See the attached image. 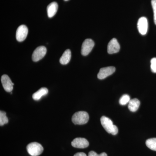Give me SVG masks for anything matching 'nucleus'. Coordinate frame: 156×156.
Wrapping results in <instances>:
<instances>
[{"instance_id": "nucleus-3", "label": "nucleus", "mask_w": 156, "mask_h": 156, "mask_svg": "<svg viewBox=\"0 0 156 156\" xmlns=\"http://www.w3.org/2000/svg\"><path fill=\"white\" fill-rule=\"evenodd\" d=\"M28 154L31 156H38L41 155L44 151V148L37 142H32L27 147Z\"/></svg>"}, {"instance_id": "nucleus-10", "label": "nucleus", "mask_w": 156, "mask_h": 156, "mask_svg": "<svg viewBox=\"0 0 156 156\" xmlns=\"http://www.w3.org/2000/svg\"><path fill=\"white\" fill-rule=\"evenodd\" d=\"M120 46L116 39L113 38L109 42L107 51L109 54H114L119 51Z\"/></svg>"}, {"instance_id": "nucleus-7", "label": "nucleus", "mask_w": 156, "mask_h": 156, "mask_svg": "<svg viewBox=\"0 0 156 156\" xmlns=\"http://www.w3.org/2000/svg\"><path fill=\"white\" fill-rule=\"evenodd\" d=\"M115 68L114 66L102 68L101 69L98 74V78L99 80H103L113 74L115 71Z\"/></svg>"}, {"instance_id": "nucleus-16", "label": "nucleus", "mask_w": 156, "mask_h": 156, "mask_svg": "<svg viewBox=\"0 0 156 156\" xmlns=\"http://www.w3.org/2000/svg\"><path fill=\"white\" fill-rule=\"evenodd\" d=\"M146 145L151 150L156 151V138L147 140L146 141Z\"/></svg>"}, {"instance_id": "nucleus-2", "label": "nucleus", "mask_w": 156, "mask_h": 156, "mask_svg": "<svg viewBox=\"0 0 156 156\" xmlns=\"http://www.w3.org/2000/svg\"><path fill=\"white\" fill-rule=\"evenodd\" d=\"M89 115L87 112L80 111L75 113L72 117V121L75 125H82L88 122Z\"/></svg>"}, {"instance_id": "nucleus-6", "label": "nucleus", "mask_w": 156, "mask_h": 156, "mask_svg": "<svg viewBox=\"0 0 156 156\" xmlns=\"http://www.w3.org/2000/svg\"><path fill=\"white\" fill-rule=\"evenodd\" d=\"M28 30L25 25L20 26L16 31V37L18 41L22 42L26 38L28 34Z\"/></svg>"}, {"instance_id": "nucleus-14", "label": "nucleus", "mask_w": 156, "mask_h": 156, "mask_svg": "<svg viewBox=\"0 0 156 156\" xmlns=\"http://www.w3.org/2000/svg\"><path fill=\"white\" fill-rule=\"evenodd\" d=\"M140 105V101L137 98L131 99L128 103V108L130 111L135 112L138 110Z\"/></svg>"}, {"instance_id": "nucleus-9", "label": "nucleus", "mask_w": 156, "mask_h": 156, "mask_svg": "<svg viewBox=\"0 0 156 156\" xmlns=\"http://www.w3.org/2000/svg\"><path fill=\"white\" fill-rule=\"evenodd\" d=\"M137 28L140 34L144 35L147 34L148 30V21L146 17H143L138 20Z\"/></svg>"}, {"instance_id": "nucleus-8", "label": "nucleus", "mask_w": 156, "mask_h": 156, "mask_svg": "<svg viewBox=\"0 0 156 156\" xmlns=\"http://www.w3.org/2000/svg\"><path fill=\"white\" fill-rule=\"evenodd\" d=\"M1 82L3 88L7 92H12L14 84L12 83L10 77L7 75H4L1 78Z\"/></svg>"}, {"instance_id": "nucleus-18", "label": "nucleus", "mask_w": 156, "mask_h": 156, "mask_svg": "<svg viewBox=\"0 0 156 156\" xmlns=\"http://www.w3.org/2000/svg\"><path fill=\"white\" fill-rule=\"evenodd\" d=\"M130 100V97L127 94H125L122 96L119 100V103L121 105H126L129 103Z\"/></svg>"}, {"instance_id": "nucleus-13", "label": "nucleus", "mask_w": 156, "mask_h": 156, "mask_svg": "<svg viewBox=\"0 0 156 156\" xmlns=\"http://www.w3.org/2000/svg\"><path fill=\"white\" fill-rule=\"evenodd\" d=\"M71 58V52L69 49H67L63 53L59 59V62L62 65H66L70 61Z\"/></svg>"}, {"instance_id": "nucleus-17", "label": "nucleus", "mask_w": 156, "mask_h": 156, "mask_svg": "<svg viewBox=\"0 0 156 156\" xmlns=\"http://www.w3.org/2000/svg\"><path fill=\"white\" fill-rule=\"evenodd\" d=\"M8 122L9 119L6 116V113L5 112L1 111L0 112V126H3Z\"/></svg>"}, {"instance_id": "nucleus-23", "label": "nucleus", "mask_w": 156, "mask_h": 156, "mask_svg": "<svg viewBox=\"0 0 156 156\" xmlns=\"http://www.w3.org/2000/svg\"><path fill=\"white\" fill-rule=\"evenodd\" d=\"M64 1H68V0H64Z\"/></svg>"}, {"instance_id": "nucleus-19", "label": "nucleus", "mask_w": 156, "mask_h": 156, "mask_svg": "<svg viewBox=\"0 0 156 156\" xmlns=\"http://www.w3.org/2000/svg\"><path fill=\"white\" fill-rule=\"evenodd\" d=\"M151 5L154 11V22L156 25V0H151Z\"/></svg>"}, {"instance_id": "nucleus-12", "label": "nucleus", "mask_w": 156, "mask_h": 156, "mask_svg": "<svg viewBox=\"0 0 156 156\" xmlns=\"http://www.w3.org/2000/svg\"><path fill=\"white\" fill-rule=\"evenodd\" d=\"M58 5L56 2H53L48 5L47 7V12L48 17H53L56 14L58 10Z\"/></svg>"}, {"instance_id": "nucleus-1", "label": "nucleus", "mask_w": 156, "mask_h": 156, "mask_svg": "<svg viewBox=\"0 0 156 156\" xmlns=\"http://www.w3.org/2000/svg\"><path fill=\"white\" fill-rule=\"evenodd\" d=\"M100 121L102 127L108 133L114 135L118 134V128L114 125L110 119L105 116H102L101 118Z\"/></svg>"}, {"instance_id": "nucleus-20", "label": "nucleus", "mask_w": 156, "mask_h": 156, "mask_svg": "<svg viewBox=\"0 0 156 156\" xmlns=\"http://www.w3.org/2000/svg\"><path fill=\"white\" fill-rule=\"evenodd\" d=\"M151 63V68L152 72L156 73V58H152Z\"/></svg>"}, {"instance_id": "nucleus-11", "label": "nucleus", "mask_w": 156, "mask_h": 156, "mask_svg": "<svg viewBox=\"0 0 156 156\" xmlns=\"http://www.w3.org/2000/svg\"><path fill=\"white\" fill-rule=\"evenodd\" d=\"M73 147L77 148H85L89 145V142L87 139L81 137H78L73 140L71 143Z\"/></svg>"}, {"instance_id": "nucleus-4", "label": "nucleus", "mask_w": 156, "mask_h": 156, "mask_svg": "<svg viewBox=\"0 0 156 156\" xmlns=\"http://www.w3.org/2000/svg\"><path fill=\"white\" fill-rule=\"evenodd\" d=\"M95 43L91 39H87L84 41L81 48V54L84 56L88 55L94 48Z\"/></svg>"}, {"instance_id": "nucleus-5", "label": "nucleus", "mask_w": 156, "mask_h": 156, "mask_svg": "<svg viewBox=\"0 0 156 156\" xmlns=\"http://www.w3.org/2000/svg\"><path fill=\"white\" fill-rule=\"evenodd\" d=\"M47 53V48L44 46H40L35 50L33 53L32 58L33 61L37 62L44 58Z\"/></svg>"}, {"instance_id": "nucleus-15", "label": "nucleus", "mask_w": 156, "mask_h": 156, "mask_svg": "<svg viewBox=\"0 0 156 156\" xmlns=\"http://www.w3.org/2000/svg\"><path fill=\"white\" fill-rule=\"evenodd\" d=\"M48 93V90L47 88H42L39 89L38 91L35 92L33 95L32 97L34 100L38 101L43 96L47 95Z\"/></svg>"}, {"instance_id": "nucleus-21", "label": "nucleus", "mask_w": 156, "mask_h": 156, "mask_svg": "<svg viewBox=\"0 0 156 156\" xmlns=\"http://www.w3.org/2000/svg\"><path fill=\"white\" fill-rule=\"evenodd\" d=\"M88 156H108V155L105 153L103 152L98 154L94 151H91L89 152Z\"/></svg>"}, {"instance_id": "nucleus-22", "label": "nucleus", "mask_w": 156, "mask_h": 156, "mask_svg": "<svg viewBox=\"0 0 156 156\" xmlns=\"http://www.w3.org/2000/svg\"><path fill=\"white\" fill-rule=\"evenodd\" d=\"M74 156H87L86 154L83 152H79L76 154Z\"/></svg>"}]
</instances>
